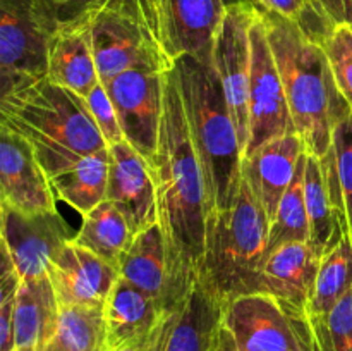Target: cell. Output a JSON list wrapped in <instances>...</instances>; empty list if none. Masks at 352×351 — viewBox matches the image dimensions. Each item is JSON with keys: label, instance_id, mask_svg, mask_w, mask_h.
I'll return each mask as SVG.
<instances>
[{"label": "cell", "instance_id": "obj_1", "mask_svg": "<svg viewBox=\"0 0 352 351\" xmlns=\"http://www.w3.org/2000/svg\"><path fill=\"white\" fill-rule=\"evenodd\" d=\"M150 165L157 186L158 224L167 244L168 274L179 301L198 281L208 200L201 165L189 134L175 64L165 78L160 141Z\"/></svg>", "mask_w": 352, "mask_h": 351}, {"label": "cell", "instance_id": "obj_2", "mask_svg": "<svg viewBox=\"0 0 352 351\" xmlns=\"http://www.w3.org/2000/svg\"><path fill=\"white\" fill-rule=\"evenodd\" d=\"M260 10L296 133L306 153L325 157L332 147L337 119L351 110L337 88L325 47L292 21Z\"/></svg>", "mask_w": 352, "mask_h": 351}, {"label": "cell", "instance_id": "obj_3", "mask_svg": "<svg viewBox=\"0 0 352 351\" xmlns=\"http://www.w3.org/2000/svg\"><path fill=\"white\" fill-rule=\"evenodd\" d=\"M179 89L206 186L208 213L234 206L243 182V145L213 62L175 58Z\"/></svg>", "mask_w": 352, "mask_h": 351}, {"label": "cell", "instance_id": "obj_4", "mask_svg": "<svg viewBox=\"0 0 352 351\" xmlns=\"http://www.w3.org/2000/svg\"><path fill=\"white\" fill-rule=\"evenodd\" d=\"M0 124L30 143L48 179L109 148L86 100L48 79L2 96Z\"/></svg>", "mask_w": 352, "mask_h": 351}, {"label": "cell", "instance_id": "obj_5", "mask_svg": "<svg viewBox=\"0 0 352 351\" xmlns=\"http://www.w3.org/2000/svg\"><path fill=\"white\" fill-rule=\"evenodd\" d=\"M270 222L263 209L241 182L234 206L206 215V237L198 281L226 305L256 291L258 274L268 253Z\"/></svg>", "mask_w": 352, "mask_h": 351}, {"label": "cell", "instance_id": "obj_6", "mask_svg": "<svg viewBox=\"0 0 352 351\" xmlns=\"http://www.w3.org/2000/svg\"><path fill=\"white\" fill-rule=\"evenodd\" d=\"M223 329L239 351H315L308 313L263 292L227 301Z\"/></svg>", "mask_w": 352, "mask_h": 351}, {"label": "cell", "instance_id": "obj_7", "mask_svg": "<svg viewBox=\"0 0 352 351\" xmlns=\"http://www.w3.org/2000/svg\"><path fill=\"white\" fill-rule=\"evenodd\" d=\"M0 98L48 78L52 36L33 0H0Z\"/></svg>", "mask_w": 352, "mask_h": 351}, {"label": "cell", "instance_id": "obj_8", "mask_svg": "<svg viewBox=\"0 0 352 351\" xmlns=\"http://www.w3.org/2000/svg\"><path fill=\"white\" fill-rule=\"evenodd\" d=\"M172 67L165 64L138 65L103 85L117 110L124 138L150 164L158 151L165 78Z\"/></svg>", "mask_w": 352, "mask_h": 351}, {"label": "cell", "instance_id": "obj_9", "mask_svg": "<svg viewBox=\"0 0 352 351\" xmlns=\"http://www.w3.org/2000/svg\"><path fill=\"white\" fill-rule=\"evenodd\" d=\"M250 34V136L244 157L275 138L296 133L260 7L254 14Z\"/></svg>", "mask_w": 352, "mask_h": 351}, {"label": "cell", "instance_id": "obj_10", "mask_svg": "<svg viewBox=\"0 0 352 351\" xmlns=\"http://www.w3.org/2000/svg\"><path fill=\"white\" fill-rule=\"evenodd\" d=\"M256 6H237L226 10L213 45V67L222 83L226 100L239 133L243 151L250 136L251 24Z\"/></svg>", "mask_w": 352, "mask_h": 351}, {"label": "cell", "instance_id": "obj_11", "mask_svg": "<svg viewBox=\"0 0 352 351\" xmlns=\"http://www.w3.org/2000/svg\"><path fill=\"white\" fill-rule=\"evenodd\" d=\"M89 31L102 85H109L113 78L138 65L175 64L150 30L124 14H100L89 23Z\"/></svg>", "mask_w": 352, "mask_h": 351}, {"label": "cell", "instance_id": "obj_12", "mask_svg": "<svg viewBox=\"0 0 352 351\" xmlns=\"http://www.w3.org/2000/svg\"><path fill=\"white\" fill-rule=\"evenodd\" d=\"M2 250L9 253L23 281L48 274L55 255L72 240L71 227L57 212L24 213L0 203Z\"/></svg>", "mask_w": 352, "mask_h": 351}, {"label": "cell", "instance_id": "obj_13", "mask_svg": "<svg viewBox=\"0 0 352 351\" xmlns=\"http://www.w3.org/2000/svg\"><path fill=\"white\" fill-rule=\"evenodd\" d=\"M223 305L199 281L162 315L144 351H212L223 323Z\"/></svg>", "mask_w": 352, "mask_h": 351}, {"label": "cell", "instance_id": "obj_14", "mask_svg": "<svg viewBox=\"0 0 352 351\" xmlns=\"http://www.w3.org/2000/svg\"><path fill=\"white\" fill-rule=\"evenodd\" d=\"M50 179L24 138L0 124V203L24 213L57 212Z\"/></svg>", "mask_w": 352, "mask_h": 351}, {"label": "cell", "instance_id": "obj_15", "mask_svg": "<svg viewBox=\"0 0 352 351\" xmlns=\"http://www.w3.org/2000/svg\"><path fill=\"white\" fill-rule=\"evenodd\" d=\"M110 169L107 200L126 217L133 234L158 222L157 186L146 158L126 140L109 147Z\"/></svg>", "mask_w": 352, "mask_h": 351}, {"label": "cell", "instance_id": "obj_16", "mask_svg": "<svg viewBox=\"0 0 352 351\" xmlns=\"http://www.w3.org/2000/svg\"><path fill=\"white\" fill-rule=\"evenodd\" d=\"M48 275L60 305L105 306L119 268L93 251L69 241L52 260Z\"/></svg>", "mask_w": 352, "mask_h": 351}, {"label": "cell", "instance_id": "obj_17", "mask_svg": "<svg viewBox=\"0 0 352 351\" xmlns=\"http://www.w3.org/2000/svg\"><path fill=\"white\" fill-rule=\"evenodd\" d=\"M227 7L220 0H162L164 45L172 58L191 55L212 62Z\"/></svg>", "mask_w": 352, "mask_h": 351}, {"label": "cell", "instance_id": "obj_18", "mask_svg": "<svg viewBox=\"0 0 352 351\" xmlns=\"http://www.w3.org/2000/svg\"><path fill=\"white\" fill-rule=\"evenodd\" d=\"M305 151V143L299 134L292 133L261 145L243 158V179L270 224L274 222L282 196L291 186Z\"/></svg>", "mask_w": 352, "mask_h": 351}, {"label": "cell", "instance_id": "obj_19", "mask_svg": "<svg viewBox=\"0 0 352 351\" xmlns=\"http://www.w3.org/2000/svg\"><path fill=\"white\" fill-rule=\"evenodd\" d=\"M164 313L157 299L119 277L105 303L109 351H144Z\"/></svg>", "mask_w": 352, "mask_h": 351}, {"label": "cell", "instance_id": "obj_20", "mask_svg": "<svg viewBox=\"0 0 352 351\" xmlns=\"http://www.w3.org/2000/svg\"><path fill=\"white\" fill-rule=\"evenodd\" d=\"M318 267L320 257L308 243L282 244L265 257L254 292L270 295L306 312Z\"/></svg>", "mask_w": 352, "mask_h": 351}, {"label": "cell", "instance_id": "obj_21", "mask_svg": "<svg viewBox=\"0 0 352 351\" xmlns=\"http://www.w3.org/2000/svg\"><path fill=\"white\" fill-rule=\"evenodd\" d=\"M33 2L50 36L69 28L89 24L103 12H119L143 24L164 45L162 0H33Z\"/></svg>", "mask_w": 352, "mask_h": 351}, {"label": "cell", "instance_id": "obj_22", "mask_svg": "<svg viewBox=\"0 0 352 351\" xmlns=\"http://www.w3.org/2000/svg\"><path fill=\"white\" fill-rule=\"evenodd\" d=\"M119 274L157 299L165 310L177 303L168 274L167 244L158 222L134 234L119 260Z\"/></svg>", "mask_w": 352, "mask_h": 351}, {"label": "cell", "instance_id": "obj_23", "mask_svg": "<svg viewBox=\"0 0 352 351\" xmlns=\"http://www.w3.org/2000/svg\"><path fill=\"white\" fill-rule=\"evenodd\" d=\"M47 79L82 98L100 85L89 24L69 28L52 36Z\"/></svg>", "mask_w": 352, "mask_h": 351}, {"label": "cell", "instance_id": "obj_24", "mask_svg": "<svg viewBox=\"0 0 352 351\" xmlns=\"http://www.w3.org/2000/svg\"><path fill=\"white\" fill-rule=\"evenodd\" d=\"M60 303L50 275L23 281L14 310V348L45 350L58 323Z\"/></svg>", "mask_w": 352, "mask_h": 351}, {"label": "cell", "instance_id": "obj_25", "mask_svg": "<svg viewBox=\"0 0 352 351\" xmlns=\"http://www.w3.org/2000/svg\"><path fill=\"white\" fill-rule=\"evenodd\" d=\"M320 164L337 219L352 243V110L337 119L332 147Z\"/></svg>", "mask_w": 352, "mask_h": 351}, {"label": "cell", "instance_id": "obj_26", "mask_svg": "<svg viewBox=\"0 0 352 351\" xmlns=\"http://www.w3.org/2000/svg\"><path fill=\"white\" fill-rule=\"evenodd\" d=\"M110 155L109 148L85 158L50 179L55 198L67 203L79 215H86L107 200Z\"/></svg>", "mask_w": 352, "mask_h": 351}, {"label": "cell", "instance_id": "obj_27", "mask_svg": "<svg viewBox=\"0 0 352 351\" xmlns=\"http://www.w3.org/2000/svg\"><path fill=\"white\" fill-rule=\"evenodd\" d=\"M305 200L309 219V246L320 258L337 246L347 234H344L333 210L322 164L315 155L306 157L305 169Z\"/></svg>", "mask_w": 352, "mask_h": 351}, {"label": "cell", "instance_id": "obj_28", "mask_svg": "<svg viewBox=\"0 0 352 351\" xmlns=\"http://www.w3.org/2000/svg\"><path fill=\"white\" fill-rule=\"evenodd\" d=\"M133 236L126 217L112 202L105 200L82 215L81 227L72 236V241L119 268L120 257L129 246Z\"/></svg>", "mask_w": 352, "mask_h": 351}, {"label": "cell", "instance_id": "obj_29", "mask_svg": "<svg viewBox=\"0 0 352 351\" xmlns=\"http://www.w3.org/2000/svg\"><path fill=\"white\" fill-rule=\"evenodd\" d=\"M45 351H109L105 306L60 305L57 330Z\"/></svg>", "mask_w": 352, "mask_h": 351}, {"label": "cell", "instance_id": "obj_30", "mask_svg": "<svg viewBox=\"0 0 352 351\" xmlns=\"http://www.w3.org/2000/svg\"><path fill=\"white\" fill-rule=\"evenodd\" d=\"M352 288V243L349 236L344 237L333 250L320 258L318 274L309 298V320L325 319L333 306Z\"/></svg>", "mask_w": 352, "mask_h": 351}, {"label": "cell", "instance_id": "obj_31", "mask_svg": "<svg viewBox=\"0 0 352 351\" xmlns=\"http://www.w3.org/2000/svg\"><path fill=\"white\" fill-rule=\"evenodd\" d=\"M306 157L302 153L291 186L282 196L268 233V253L287 243H309V219L305 200Z\"/></svg>", "mask_w": 352, "mask_h": 351}, {"label": "cell", "instance_id": "obj_32", "mask_svg": "<svg viewBox=\"0 0 352 351\" xmlns=\"http://www.w3.org/2000/svg\"><path fill=\"white\" fill-rule=\"evenodd\" d=\"M315 351H352V288L325 319L309 320Z\"/></svg>", "mask_w": 352, "mask_h": 351}, {"label": "cell", "instance_id": "obj_33", "mask_svg": "<svg viewBox=\"0 0 352 351\" xmlns=\"http://www.w3.org/2000/svg\"><path fill=\"white\" fill-rule=\"evenodd\" d=\"M333 79L352 110V28L339 24L323 40Z\"/></svg>", "mask_w": 352, "mask_h": 351}, {"label": "cell", "instance_id": "obj_34", "mask_svg": "<svg viewBox=\"0 0 352 351\" xmlns=\"http://www.w3.org/2000/svg\"><path fill=\"white\" fill-rule=\"evenodd\" d=\"M23 279L9 253L2 250V270H0V351L14 350V310L17 292Z\"/></svg>", "mask_w": 352, "mask_h": 351}, {"label": "cell", "instance_id": "obj_35", "mask_svg": "<svg viewBox=\"0 0 352 351\" xmlns=\"http://www.w3.org/2000/svg\"><path fill=\"white\" fill-rule=\"evenodd\" d=\"M85 100L88 103L89 112H91L93 119L98 124L100 131H102L103 138H105L109 147L126 140L122 133V127H120L119 117H117V110L112 103V98H110L109 92H107V88L102 83L96 85Z\"/></svg>", "mask_w": 352, "mask_h": 351}, {"label": "cell", "instance_id": "obj_36", "mask_svg": "<svg viewBox=\"0 0 352 351\" xmlns=\"http://www.w3.org/2000/svg\"><path fill=\"white\" fill-rule=\"evenodd\" d=\"M256 3L260 9L285 17L298 26L305 23L313 9V3L309 0H256Z\"/></svg>", "mask_w": 352, "mask_h": 351}, {"label": "cell", "instance_id": "obj_37", "mask_svg": "<svg viewBox=\"0 0 352 351\" xmlns=\"http://www.w3.org/2000/svg\"><path fill=\"white\" fill-rule=\"evenodd\" d=\"M333 26L349 24L351 0H309Z\"/></svg>", "mask_w": 352, "mask_h": 351}, {"label": "cell", "instance_id": "obj_38", "mask_svg": "<svg viewBox=\"0 0 352 351\" xmlns=\"http://www.w3.org/2000/svg\"><path fill=\"white\" fill-rule=\"evenodd\" d=\"M212 351H239L237 350L236 344H234V341L230 339L229 332L223 329V323H222V329H220L219 336H217L215 346H213Z\"/></svg>", "mask_w": 352, "mask_h": 351}, {"label": "cell", "instance_id": "obj_39", "mask_svg": "<svg viewBox=\"0 0 352 351\" xmlns=\"http://www.w3.org/2000/svg\"><path fill=\"white\" fill-rule=\"evenodd\" d=\"M220 2L223 3V6L229 9V7H237V6H256V0H220Z\"/></svg>", "mask_w": 352, "mask_h": 351}, {"label": "cell", "instance_id": "obj_40", "mask_svg": "<svg viewBox=\"0 0 352 351\" xmlns=\"http://www.w3.org/2000/svg\"><path fill=\"white\" fill-rule=\"evenodd\" d=\"M12 351H43V350H38V348H14Z\"/></svg>", "mask_w": 352, "mask_h": 351}, {"label": "cell", "instance_id": "obj_41", "mask_svg": "<svg viewBox=\"0 0 352 351\" xmlns=\"http://www.w3.org/2000/svg\"><path fill=\"white\" fill-rule=\"evenodd\" d=\"M43 351H45V350H43Z\"/></svg>", "mask_w": 352, "mask_h": 351}]
</instances>
